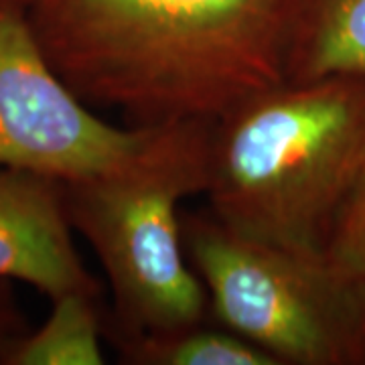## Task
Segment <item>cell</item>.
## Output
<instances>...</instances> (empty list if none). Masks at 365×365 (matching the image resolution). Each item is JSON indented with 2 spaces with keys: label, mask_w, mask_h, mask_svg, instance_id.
Returning a JSON list of instances; mask_svg holds the SVG:
<instances>
[{
  "label": "cell",
  "mask_w": 365,
  "mask_h": 365,
  "mask_svg": "<svg viewBox=\"0 0 365 365\" xmlns=\"http://www.w3.org/2000/svg\"><path fill=\"white\" fill-rule=\"evenodd\" d=\"M0 278L21 280L47 299H102L73 242L63 182L41 173L0 167Z\"/></svg>",
  "instance_id": "8992f818"
},
{
  "label": "cell",
  "mask_w": 365,
  "mask_h": 365,
  "mask_svg": "<svg viewBox=\"0 0 365 365\" xmlns=\"http://www.w3.org/2000/svg\"><path fill=\"white\" fill-rule=\"evenodd\" d=\"M128 364L140 365H278L266 351L230 331L203 325L173 333L116 341Z\"/></svg>",
  "instance_id": "9c48e42d"
},
{
  "label": "cell",
  "mask_w": 365,
  "mask_h": 365,
  "mask_svg": "<svg viewBox=\"0 0 365 365\" xmlns=\"http://www.w3.org/2000/svg\"><path fill=\"white\" fill-rule=\"evenodd\" d=\"M213 122L150 126L140 146L106 170L63 182L67 217L112 288L114 339L203 323L207 290L182 244L181 201L205 193Z\"/></svg>",
  "instance_id": "3957f363"
},
{
  "label": "cell",
  "mask_w": 365,
  "mask_h": 365,
  "mask_svg": "<svg viewBox=\"0 0 365 365\" xmlns=\"http://www.w3.org/2000/svg\"><path fill=\"white\" fill-rule=\"evenodd\" d=\"M9 282L11 280L0 278V341L25 331L23 314L14 302L13 290L9 287Z\"/></svg>",
  "instance_id": "8fae6325"
},
{
  "label": "cell",
  "mask_w": 365,
  "mask_h": 365,
  "mask_svg": "<svg viewBox=\"0 0 365 365\" xmlns=\"http://www.w3.org/2000/svg\"><path fill=\"white\" fill-rule=\"evenodd\" d=\"M150 126H116L41 51L23 0H0V167L73 181L134 153Z\"/></svg>",
  "instance_id": "5b68a950"
},
{
  "label": "cell",
  "mask_w": 365,
  "mask_h": 365,
  "mask_svg": "<svg viewBox=\"0 0 365 365\" xmlns=\"http://www.w3.org/2000/svg\"><path fill=\"white\" fill-rule=\"evenodd\" d=\"M81 102L126 126L217 122L284 83L288 0H23Z\"/></svg>",
  "instance_id": "6da1fadb"
},
{
  "label": "cell",
  "mask_w": 365,
  "mask_h": 365,
  "mask_svg": "<svg viewBox=\"0 0 365 365\" xmlns=\"http://www.w3.org/2000/svg\"><path fill=\"white\" fill-rule=\"evenodd\" d=\"M325 258L339 276L365 282V169L333 223Z\"/></svg>",
  "instance_id": "30bf717a"
},
{
  "label": "cell",
  "mask_w": 365,
  "mask_h": 365,
  "mask_svg": "<svg viewBox=\"0 0 365 365\" xmlns=\"http://www.w3.org/2000/svg\"><path fill=\"white\" fill-rule=\"evenodd\" d=\"M47 321L0 341V365H102L106 321L100 299L66 294L53 299Z\"/></svg>",
  "instance_id": "ba28073f"
},
{
  "label": "cell",
  "mask_w": 365,
  "mask_h": 365,
  "mask_svg": "<svg viewBox=\"0 0 365 365\" xmlns=\"http://www.w3.org/2000/svg\"><path fill=\"white\" fill-rule=\"evenodd\" d=\"M187 258L215 317L276 364L337 357V299L361 280L335 272L325 254L274 246L240 234L209 213H182Z\"/></svg>",
  "instance_id": "277c9868"
},
{
  "label": "cell",
  "mask_w": 365,
  "mask_h": 365,
  "mask_svg": "<svg viewBox=\"0 0 365 365\" xmlns=\"http://www.w3.org/2000/svg\"><path fill=\"white\" fill-rule=\"evenodd\" d=\"M284 81L365 78V0H288Z\"/></svg>",
  "instance_id": "52a82bcc"
},
{
  "label": "cell",
  "mask_w": 365,
  "mask_h": 365,
  "mask_svg": "<svg viewBox=\"0 0 365 365\" xmlns=\"http://www.w3.org/2000/svg\"><path fill=\"white\" fill-rule=\"evenodd\" d=\"M364 169L365 78L284 81L213 122L205 195L240 234L325 254Z\"/></svg>",
  "instance_id": "7a4b0ae2"
}]
</instances>
